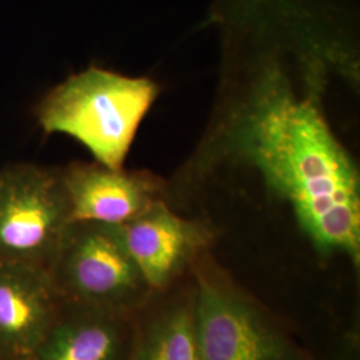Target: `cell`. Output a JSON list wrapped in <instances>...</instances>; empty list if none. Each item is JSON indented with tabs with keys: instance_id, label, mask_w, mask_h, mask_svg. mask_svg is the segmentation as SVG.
Returning <instances> with one entry per match:
<instances>
[{
	"instance_id": "277c9868",
	"label": "cell",
	"mask_w": 360,
	"mask_h": 360,
	"mask_svg": "<svg viewBox=\"0 0 360 360\" xmlns=\"http://www.w3.org/2000/svg\"><path fill=\"white\" fill-rule=\"evenodd\" d=\"M63 303L135 315L154 292L129 255L119 226L72 221L49 269Z\"/></svg>"
},
{
	"instance_id": "ba28073f",
	"label": "cell",
	"mask_w": 360,
	"mask_h": 360,
	"mask_svg": "<svg viewBox=\"0 0 360 360\" xmlns=\"http://www.w3.org/2000/svg\"><path fill=\"white\" fill-rule=\"evenodd\" d=\"M62 303L49 271L0 264V356L30 360L50 331Z\"/></svg>"
},
{
	"instance_id": "9c48e42d",
	"label": "cell",
	"mask_w": 360,
	"mask_h": 360,
	"mask_svg": "<svg viewBox=\"0 0 360 360\" xmlns=\"http://www.w3.org/2000/svg\"><path fill=\"white\" fill-rule=\"evenodd\" d=\"M135 315L62 303L30 360H129Z\"/></svg>"
},
{
	"instance_id": "30bf717a",
	"label": "cell",
	"mask_w": 360,
	"mask_h": 360,
	"mask_svg": "<svg viewBox=\"0 0 360 360\" xmlns=\"http://www.w3.org/2000/svg\"><path fill=\"white\" fill-rule=\"evenodd\" d=\"M129 360H202L191 278L156 292L136 312Z\"/></svg>"
},
{
	"instance_id": "6da1fadb",
	"label": "cell",
	"mask_w": 360,
	"mask_h": 360,
	"mask_svg": "<svg viewBox=\"0 0 360 360\" xmlns=\"http://www.w3.org/2000/svg\"><path fill=\"white\" fill-rule=\"evenodd\" d=\"M324 74L321 60L299 87L279 60L267 59L226 112L217 143L257 168L319 257H346L358 269L359 172L324 115Z\"/></svg>"
},
{
	"instance_id": "5b68a950",
	"label": "cell",
	"mask_w": 360,
	"mask_h": 360,
	"mask_svg": "<svg viewBox=\"0 0 360 360\" xmlns=\"http://www.w3.org/2000/svg\"><path fill=\"white\" fill-rule=\"evenodd\" d=\"M71 223L60 168L0 167V264L49 271Z\"/></svg>"
},
{
	"instance_id": "52a82bcc",
	"label": "cell",
	"mask_w": 360,
	"mask_h": 360,
	"mask_svg": "<svg viewBox=\"0 0 360 360\" xmlns=\"http://www.w3.org/2000/svg\"><path fill=\"white\" fill-rule=\"evenodd\" d=\"M72 221L123 226L155 202L167 200L165 180L150 171L75 162L60 168Z\"/></svg>"
},
{
	"instance_id": "7a4b0ae2",
	"label": "cell",
	"mask_w": 360,
	"mask_h": 360,
	"mask_svg": "<svg viewBox=\"0 0 360 360\" xmlns=\"http://www.w3.org/2000/svg\"><path fill=\"white\" fill-rule=\"evenodd\" d=\"M158 94L151 79L90 67L49 91L37 104L35 115L47 135H68L96 163L122 168Z\"/></svg>"
},
{
	"instance_id": "3957f363",
	"label": "cell",
	"mask_w": 360,
	"mask_h": 360,
	"mask_svg": "<svg viewBox=\"0 0 360 360\" xmlns=\"http://www.w3.org/2000/svg\"><path fill=\"white\" fill-rule=\"evenodd\" d=\"M202 360H321L302 346L210 250L190 270Z\"/></svg>"
},
{
	"instance_id": "8992f818",
	"label": "cell",
	"mask_w": 360,
	"mask_h": 360,
	"mask_svg": "<svg viewBox=\"0 0 360 360\" xmlns=\"http://www.w3.org/2000/svg\"><path fill=\"white\" fill-rule=\"evenodd\" d=\"M119 227L129 255L154 292L166 291L188 275L215 239L208 221L180 217L166 199Z\"/></svg>"
},
{
	"instance_id": "8fae6325",
	"label": "cell",
	"mask_w": 360,
	"mask_h": 360,
	"mask_svg": "<svg viewBox=\"0 0 360 360\" xmlns=\"http://www.w3.org/2000/svg\"><path fill=\"white\" fill-rule=\"evenodd\" d=\"M0 360H10V359H7V358H3V356H0Z\"/></svg>"
}]
</instances>
